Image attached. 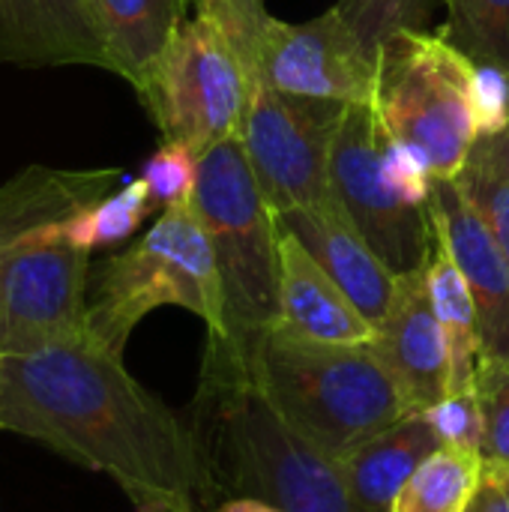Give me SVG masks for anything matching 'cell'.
Returning <instances> with one entry per match:
<instances>
[{"mask_svg":"<svg viewBox=\"0 0 509 512\" xmlns=\"http://www.w3.org/2000/svg\"><path fill=\"white\" fill-rule=\"evenodd\" d=\"M0 429L108 474L138 512H213L186 414L138 384L87 333L0 357Z\"/></svg>","mask_w":509,"mask_h":512,"instance_id":"obj_1","label":"cell"},{"mask_svg":"<svg viewBox=\"0 0 509 512\" xmlns=\"http://www.w3.org/2000/svg\"><path fill=\"white\" fill-rule=\"evenodd\" d=\"M186 423L213 486V507L219 498H258L282 512H372L354 498L336 459L276 417L228 336L207 333Z\"/></svg>","mask_w":509,"mask_h":512,"instance_id":"obj_2","label":"cell"},{"mask_svg":"<svg viewBox=\"0 0 509 512\" xmlns=\"http://www.w3.org/2000/svg\"><path fill=\"white\" fill-rule=\"evenodd\" d=\"M231 342L276 417L330 459L408 417L375 345L312 342L276 324Z\"/></svg>","mask_w":509,"mask_h":512,"instance_id":"obj_3","label":"cell"},{"mask_svg":"<svg viewBox=\"0 0 509 512\" xmlns=\"http://www.w3.org/2000/svg\"><path fill=\"white\" fill-rule=\"evenodd\" d=\"M159 306H180L198 315L207 333L228 336L219 264L192 201L165 207L138 243L90 267L87 336L123 357L132 330Z\"/></svg>","mask_w":509,"mask_h":512,"instance_id":"obj_4","label":"cell"},{"mask_svg":"<svg viewBox=\"0 0 509 512\" xmlns=\"http://www.w3.org/2000/svg\"><path fill=\"white\" fill-rule=\"evenodd\" d=\"M192 207L210 237L222 288L228 339L258 333L279 318V225L240 135L198 156Z\"/></svg>","mask_w":509,"mask_h":512,"instance_id":"obj_5","label":"cell"},{"mask_svg":"<svg viewBox=\"0 0 509 512\" xmlns=\"http://www.w3.org/2000/svg\"><path fill=\"white\" fill-rule=\"evenodd\" d=\"M471 75L474 60L441 33L399 30L378 51L372 108L390 138L426 153L435 180H456L480 138Z\"/></svg>","mask_w":509,"mask_h":512,"instance_id":"obj_6","label":"cell"},{"mask_svg":"<svg viewBox=\"0 0 509 512\" xmlns=\"http://www.w3.org/2000/svg\"><path fill=\"white\" fill-rule=\"evenodd\" d=\"M138 93L162 138L201 156L240 135L249 69L231 39L210 18L195 15L180 24Z\"/></svg>","mask_w":509,"mask_h":512,"instance_id":"obj_7","label":"cell"},{"mask_svg":"<svg viewBox=\"0 0 509 512\" xmlns=\"http://www.w3.org/2000/svg\"><path fill=\"white\" fill-rule=\"evenodd\" d=\"M348 105L288 96L249 78L240 141L273 213L330 201V153Z\"/></svg>","mask_w":509,"mask_h":512,"instance_id":"obj_8","label":"cell"},{"mask_svg":"<svg viewBox=\"0 0 509 512\" xmlns=\"http://www.w3.org/2000/svg\"><path fill=\"white\" fill-rule=\"evenodd\" d=\"M63 222L0 252V357L33 354L87 333L90 252L69 243Z\"/></svg>","mask_w":509,"mask_h":512,"instance_id":"obj_9","label":"cell"},{"mask_svg":"<svg viewBox=\"0 0 509 512\" xmlns=\"http://www.w3.org/2000/svg\"><path fill=\"white\" fill-rule=\"evenodd\" d=\"M387 129L372 102L348 105L333 138L330 192L348 219L369 240L375 255L396 273H417L435 249L429 210L405 207L381 174V147Z\"/></svg>","mask_w":509,"mask_h":512,"instance_id":"obj_10","label":"cell"},{"mask_svg":"<svg viewBox=\"0 0 509 512\" xmlns=\"http://www.w3.org/2000/svg\"><path fill=\"white\" fill-rule=\"evenodd\" d=\"M249 78L288 96L357 105L375 99L378 60L366 54L333 6L306 24H288L270 15Z\"/></svg>","mask_w":509,"mask_h":512,"instance_id":"obj_11","label":"cell"},{"mask_svg":"<svg viewBox=\"0 0 509 512\" xmlns=\"http://www.w3.org/2000/svg\"><path fill=\"white\" fill-rule=\"evenodd\" d=\"M429 216L462 270L480 318L483 357H509V261L456 180H435Z\"/></svg>","mask_w":509,"mask_h":512,"instance_id":"obj_12","label":"cell"},{"mask_svg":"<svg viewBox=\"0 0 509 512\" xmlns=\"http://www.w3.org/2000/svg\"><path fill=\"white\" fill-rule=\"evenodd\" d=\"M375 330L372 345L396 378L408 414H426L435 408L447 396L450 360L429 300L426 267L399 276L390 309Z\"/></svg>","mask_w":509,"mask_h":512,"instance_id":"obj_13","label":"cell"},{"mask_svg":"<svg viewBox=\"0 0 509 512\" xmlns=\"http://www.w3.org/2000/svg\"><path fill=\"white\" fill-rule=\"evenodd\" d=\"M276 225L294 234L309 255L333 276L354 306L378 327L390 309L399 276L375 255L360 228L336 198L276 213Z\"/></svg>","mask_w":509,"mask_h":512,"instance_id":"obj_14","label":"cell"},{"mask_svg":"<svg viewBox=\"0 0 509 512\" xmlns=\"http://www.w3.org/2000/svg\"><path fill=\"white\" fill-rule=\"evenodd\" d=\"M276 327L327 345H372L375 324L309 255V249L279 228V318Z\"/></svg>","mask_w":509,"mask_h":512,"instance_id":"obj_15","label":"cell"},{"mask_svg":"<svg viewBox=\"0 0 509 512\" xmlns=\"http://www.w3.org/2000/svg\"><path fill=\"white\" fill-rule=\"evenodd\" d=\"M0 63L108 69L87 0H0Z\"/></svg>","mask_w":509,"mask_h":512,"instance_id":"obj_16","label":"cell"},{"mask_svg":"<svg viewBox=\"0 0 509 512\" xmlns=\"http://www.w3.org/2000/svg\"><path fill=\"white\" fill-rule=\"evenodd\" d=\"M441 438L426 414H408L375 438L336 459L354 498L372 512H390L411 474L441 450Z\"/></svg>","mask_w":509,"mask_h":512,"instance_id":"obj_17","label":"cell"},{"mask_svg":"<svg viewBox=\"0 0 509 512\" xmlns=\"http://www.w3.org/2000/svg\"><path fill=\"white\" fill-rule=\"evenodd\" d=\"M108 69L138 90L183 24L186 0H87Z\"/></svg>","mask_w":509,"mask_h":512,"instance_id":"obj_18","label":"cell"},{"mask_svg":"<svg viewBox=\"0 0 509 512\" xmlns=\"http://www.w3.org/2000/svg\"><path fill=\"white\" fill-rule=\"evenodd\" d=\"M426 288L447 342V360H450L447 393H474L477 369L483 360L477 303L462 270L456 267L438 234H435V249L426 261Z\"/></svg>","mask_w":509,"mask_h":512,"instance_id":"obj_19","label":"cell"},{"mask_svg":"<svg viewBox=\"0 0 509 512\" xmlns=\"http://www.w3.org/2000/svg\"><path fill=\"white\" fill-rule=\"evenodd\" d=\"M483 483L477 450L444 444L402 486L390 512H471Z\"/></svg>","mask_w":509,"mask_h":512,"instance_id":"obj_20","label":"cell"},{"mask_svg":"<svg viewBox=\"0 0 509 512\" xmlns=\"http://www.w3.org/2000/svg\"><path fill=\"white\" fill-rule=\"evenodd\" d=\"M153 210V198L147 183L138 177L132 183H126L123 189H117L114 195L99 198L96 204L78 210L75 216H69L60 231L69 243H75L78 249H102V246H114L129 240L144 216Z\"/></svg>","mask_w":509,"mask_h":512,"instance_id":"obj_21","label":"cell"},{"mask_svg":"<svg viewBox=\"0 0 509 512\" xmlns=\"http://www.w3.org/2000/svg\"><path fill=\"white\" fill-rule=\"evenodd\" d=\"M441 36L474 63L509 72V0H447Z\"/></svg>","mask_w":509,"mask_h":512,"instance_id":"obj_22","label":"cell"},{"mask_svg":"<svg viewBox=\"0 0 509 512\" xmlns=\"http://www.w3.org/2000/svg\"><path fill=\"white\" fill-rule=\"evenodd\" d=\"M438 0H339L336 9L360 39L366 54L378 60L381 45L399 30H423Z\"/></svg>","mask_w":509,"mask_h":512,"instance_id":"obj_23","label":"cell"},{"mask_svg":"<svg viewBox=\"0 0 509 512\" xmlns=\"http://www.w3.org/2000/svg\"><path fill=\"white\" fill-rule=\"evenodd\" d=\"M474 393L483 417V441H480L483 468L509 474V357L480 360Z\"/></svg>","mask_w":509,"mask_h":512,"instance_id":"obj_24","label":"cell"},{"mask_svg":"<svg viewBox=\"0 0 509 512\" xmlns=\"http://www.w3.org/2000/svg\"><path fill=\"white\" fill-rule=\"evenodd\" d=\"M141 180L147 183L153 204H159L162 210L189 204L195 183H198V153L189 150L186 144L165 141L141 165Z\"/></svg>","mask_w":509,"mask_h":512,"instance_id":"obj_25","label":"cell"},{"mask_svg":"<svg viewBox=\"0 0 509 512\" xmlns=\"http://www.w3.org/2000/svg\"><path fill=\"white\" fill-rule=\"evenodd\" d=\"M381 174H384V183L390 186V192L405 207L429 210L435 171L420 147L387 135L384 147H381Z\"/></svg>","mask_w":509,"mask_h":512,"instance_id":"obj_26","label":"cell"},{"mask_svg":"<svg viewBox=\"0 0 509 512\" xmlns=\"http://www.w3.org/2000/svg\"><path fill=\"white\" fill-rule=\"evenodd\" d=\"M456 183L468 195L474 210L483 216V222L489 225L492 237L498 240L509 261V177L486 165L483 159L471 156Z\"/></svg>","mask_w":509,"mask_h":512,"instance_id":"obj_27","label":"cell"},{"mask_svg":"<svg viewBox=\"0 0 509 512\" xmlns=\"http://www.w3.org/2000/svg\"><path fill=\"white\" fill-rule=\"evenodd\" d=\"M198 15L210 18L231 39V45L237 48V54L249 69L264 24L270 18L264 0H198Z\"/></svg>","mask_w":509,"mask_h":512,"instance_id":"obj_28","label":"cell"},{"mask_svg":"<svg viewBox=\"0 0 509 512\" xmlns=\"http://www.w3.org/2000/svg\"><path fill=\"white\" fill-rule=\"evenodd\" d=\"M471 111L480 138L501 135L509 126V72L495 63H474Z\"/></svg>","mask_w":509,"mask_h":512,"instance_id":"obj_29","label":"cell"},{"mask_svg":"<svg viewBox=\"0 0 509 512\" xmlns=\"http://www.w3.org/2000/svg\"><path fill=\"white\" fill-rule=\"evenodd\" d=\"M426 417L435 426L441 444L465 447V450H477L480 453L483 417H480L477 393H447L435 408L426 411Z\"/></svg>","mask_w":509,"mask_h":512,"instance_id":"obj_30","label":"cell"},{"mask_svg":"<svg viewBox=\"0 0 509 512\" xmlns=\"http://www.w3.org/2000/svg\"><path fill=\"white\" fill-rule=\"evenodd\" d=\"M477 510L480 512H509V474L507 471H492L483 468V483L477 495Z\"/></svg>","mask_w":509,"mask_h":512,"instance_id":"obj_31","label":"cell"},{"mask_svg":"<svg viewBox=\"0 0 509 512\" xmlns=\"http://www.w3.org/2000/svg\"><path fill=\"white\" fill-rule=\"evenodd\" d=\"M471 156L483 159L486 165H492L495 171H501L504 177H509V126L501 135L492 138H477Z\"/></svg>","mask_w":509,"mask_h":512,"instance_id":"obj_32","label":"cell"},{"mask_svg":"<svg viewBox=\"0 0 509 512\" xmlns=\"http://www.w3.org/2000/svg\"><path fill=\"white\" fill-rule=\"evenodd\" d=\"M213 512H282L258 498H219Z\"/></svg>","mask_w":509,"mask_h":512,"instance_id":"obj_33","label":"cell"},{"mask_svg":"<svg viewBox=\"0 0 509 512\" xmlns=\"http://www.w3.org/2000/svg\"><path fill=\"white\" fill-rule=\"evenodd\" d=\"M471 512H480V510H477V504H474V510H471Z\"/></svg>","mask_w":509,"mask_h":512,"instance_id":"obj_34","label":"cell"}]
</instances>
